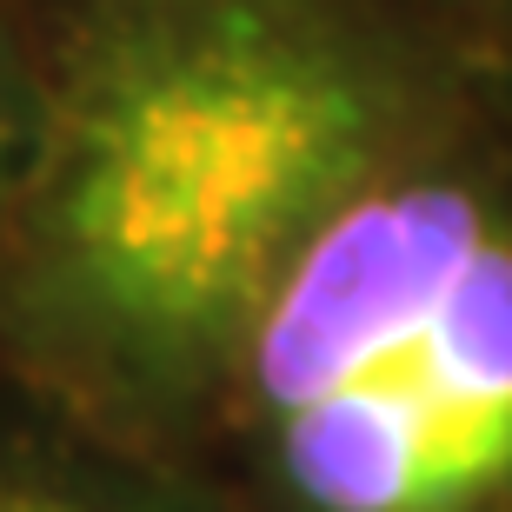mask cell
<instances>
[{"label": "cell", "instance_id": "cell-1", "mask_svg": "<svg viewBox=\"0 0 512 512\" xmlns=\"http://www.w3.org/2000/svg\"><path fill=\"white\" fill-rule=\"evenodd\" d=\"M426 100L373 0H47L0 373L180 459L280 266Z\"/></svg>", "mask_w": 512, "mask_h": 512}, {"label": "cell", "instance_id": "cell-2", "mask_svg": "<svg viewBox=\"0 0 512 512\" xmlns=\"http://www.w3.org/2000/svg\"><path fill=\"white\" fill-rule=\"evenodd\" d=\"M433 107L280 266L227 373L213 426L280 512L512 499V180Z\"/></svg>", "mask_w": 512, "mask_h": 512}, {"label": "cell", "instance_id": "cell-3", "mask_svg": "<svg viewBox=\"0 0 512 512\" xmlns=\"http://www.w3.org/2000/svg\"><path fill=\"white\" fill-rule=\"evenodd\" d=\"M0 512H207L187 466L0 373Z\"/></svg>", "mask_w": 512, "mask_h": 512}, {"label": "cell", "instance_id": "cell-4", "mask_svg": "<svg viewBox=\"0 0 512 512\" xmlns=\"http://www.w3.org/2000/svg\"><path fill=\"white\" fill-rule=\"evenodd\" d=\"M47 133V0H0V240Z\"/></svg>", "mask_w": 512, "mask_h": 512}]
</instances>
